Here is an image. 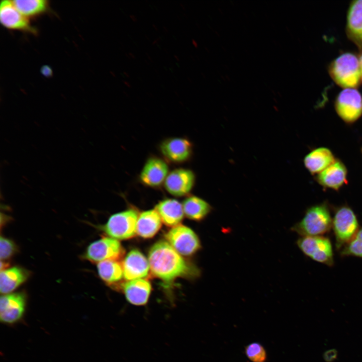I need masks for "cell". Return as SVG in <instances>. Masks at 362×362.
Returning a JSON list of instances; mask_svg holds the SVG:
<instances>
[{
  "instance_id": "obj_23",
  "label": "cell",
  "mask_w": 362,
  "mask_h": 362,
  "mask_svg": "<svg viewBox=\"0 0 362 362\" xmlns=\"http://www.w3.org/2000/svg\"><path fill=\"white\" fill-rule=\"evenodd\" d=\"M182 205L185 216L198 221L204 219L212 210L208 203L194 195L188 196L184 200Z\"/></svg>"
},
{
  "instance_id": "obj_11",
  "label": "cell",
  "mask_w": 362,
  "mask_h": 362,
  "mask_svg": "<svg viewBox=\"0 0 362 362\" xmlns=\"http://www.w3.org/2000/svg\"><path fill=\"white\" fill-rule=\"evenodd\" d=\"M196 180V174L192 169L178 167L170 171L163 186L174 197L188 196L194 189Z\"/></svg>"
},
{
  "instance_id": "obj_28",
  "label": "cell",
  "mask_w": 362,
  "mask_h": 362,
  "mask_svg": "<svg viewBox=\"0 0 362 362\" xmlns=\"http://www.w3.org/2000/svg\"><path fill=\"white\" fill-rule=\"evenodd\" d=\"M17 249L15 243L11 240L3 236L0 240V258L1 260H6L16 252Z\"/></svg>"
},
{
  "instance_id": "obj_42",
  "label": "cell",
  "mask_w": 362,
  "mask_h": 362,
  "mask_svg": "<svg viewBox=\"0 0 362 362\" xmlns=\"http://www.w3.org/2000/svg\"><path fill=\"white\" fill-rule=\"evenodd\" d=\"M180 6H182V7L183 8V9H185V6L183 5L182 3H180Z\"/></svg>"
},
{
  "instance_id": "obj_30",
  "label": "cell",
  "mask_w": 362,
  "mask_h": 362,
  "mask_svg": "<svg viewBox=\"0 0 362 362\" xmlns=\"http://www.w3.org/2000/svg\"><path fill=\"white\" fill-rule=\"evenodd\" d=\"M41 73L45 77H50L52 75V70L48 65H43L40 69Z\"/></svg>"
},
{
  "instance_id": "obj_17",
  "label": "cell",
  "mask_w": 362,
  "mask_h": 362,
  "mask_svg": "<svg viewBox=\"0 0 362 362\" xmlns=\"http://www.w3.org/2000/svg\"><path fill=\"white\" fill-rule=\"evenodd\" d=\"M162 222L173 227L179 225L184 216L182 204L175 199L166 198L159 202L154 208Z\"/></svg>"
},
{
  "instance_id": "obj_25",
  "label": "cell",
  "mask_w": 362,
  "mask_h": 362,
  "mask_svg": "<svg viewBox=\"0 0 362 362\" xmlns=\"http://www.w3.org/2000/svg\"><path fill=\"white\" fill-rule=\"evenodd\" d=\"M12 2L17 10L27 18L44 13L48 8V2L46 0H15Z\"/></svg>"
},
{
  "instance_id": "obj_29",
  "label": "cell",
  "mask_w": 362,
  "mask_h": 362,
  "mask_svg": "<svg viewBox=\"0 0 362 362\" xmlns=\"http://www.w3.org/2000/svg\"><path fill=\"white\" fill-rule=\"evenodd\" d=\"M337 356V351L332 349L326 351L324 354V358L326 361H331Z\"/></svg>"
},
{
  "instance_id": "obj_31",
  "label": "cell",
  "mask_w": 362,
  "mask_h": 362,
  "mask_svg": "<svg viewBox=\"0 0 362 362\" xmlns=\"http://www.w3.org/2000/svg\"><path fill=\"white\" fill-rule=\"evenodd\" d=\"M125 55L129 58H135V55L131 52L126 53Z\"/></svg>"
},
{
  "instance_id": "obj_19",
  "label": "cell",
  "mask_w": 362,
  "mask_h": 362,
  "mask_svg": "<svg viewBox=\"0 0 362 362\" xmlns=\"http://www.w3.org/2000/svg\"><path fill=\"white\" fill-rule=\"evenodd\" d=\"M29 275L28 270L19 266H14L1 271V293L5 295L13 292L24 283Z\"/></svg>"
},
{
  "instance_id": "obj_16",
  "label": "cell",
  "mask_w": 362,
  "mask_h": 362,
  "mask_svg": "<svg viewBox=\"0 0 362 362\" xmlns=\"http://www.w3.org/2000/svg\"><path fill=\"white\" fill-rule=\"evenodd\" d=\"M122 290L128 302L135 306H144L148 301L151 285L145 279H136L124 283Z\"/></svg>"
},
{
  "instance_id": "obj_39",
  "label": "cell",
  "mask_w": 362,
  "mask_h": 362,
  "mask_svg": "<svg viewBox=\"0 0 362 362\" xmlns=\"http://www.w3.org/2000/svg\"><path fill=\"white\" fill-rule=\"evenodd\" d=\"M163 28L164 30L166 32L168 31V29L166 26H163Z\"/></svg>"
},
{
  "instance_id": "obj_36",
  "label": "cell",
  "mask_w": 362,
  "mask_h": 362,
  "mask_svg": "<svg viewBox=\"0 0 362 362\" xmlns=\"http://www.w3.org/2000/svg\"><path fill=\"white\" fill-rule=\"evenodd\" d=\"M192 42L195 47H198V43L196 42V41L195 39H192Z\"/></svg>"
},
{
  "instance_id": "obj_27",
  "label": "cell",
  "mask_w": 362,
  "mask_h": 362,
  "mask_svg": "<svg viewBox=\"0 0 362 362\" xmlns=\"http://www.w3.org/2000/svg\"><path fill=\"white\" fill-rule=\"evenodd\" d=\"M246 357L252 362H265L267 353L263 346L258 342H253L245 347Z\"/></svg>"
},
{
  "instance_id": "obj_12",
  "label": "cell",
  "mask_w": 362,
  "mask_h": 362,
  "mask_svg": "<svg viewBox=\"0 0 362 362\" xmlns=\"http://www.w3.org/2000/svg\"><path fill=\"white\" fill-rule=\"evenodd\" d=\"M338 115L346 122L356 121L362 114V97L355 89L348 88L342 90L335 102Z\"/></svg>"
},
{
  "instance_id": "obj_6",
  "label": "cell",
  "mask_w": 362,
  "mask_h": 362,
  "mask_svg": "<svg viewBox=\"0 0 362 362\" xmlns=\"http://www.w3.org/2000/svg\"><path fill=\"white\" fill-rule=\"evenodd\" d=\"M159 150L168 163L180 164L189 161L193 154V144L187 138L171 137L161 141Z\"/></svg>"
},
{
  "instance_id": "obj_4",
  "label": "cell",
  "mask_w": 362,
  "mask_h": 362,
  "mask_svg": "<svg viewBox=\"0 0 362 362\" xmlns=\"http://www.w3.org/2000/svg\"><path fill=\"white\" fill-rule=\"evenodd\" d=\"M139 215L134 209L115 213L110 217L103 229L108 235L117 240L131 238L137 234Z\"/></svg>"
},
{
  "instance_id": "obj_22",
  "label": "cell",
  "mask_w": 362,
  "mask_h": 362,
  "mask_svg": "<svg viewBox=\"0 0 362 362\" xmlns=\"http://www.w3.org/2000/svg\"><path fill=\"white\" fill-rule=\"evenodd\" d=\"M347 29L351 39L362 48V0L351 4L347 14Z\"/></svg>"
},
{
  "instance_id": "obj_24",
  "label": "cell",
  "mask_w": 362,
  "mask_h": 362,
  "mask_svg": "<svg viewBox=\"0 0 362 362\" xmlns=\"http://www.w3.org/2000/svg\"><path fill=\"white\" fill-rule=\"evenodd\" d=\"M99 276L105 282L113 284L124 277L122 265L116 260H107L98 263Z\"/></svg>"
},
{
  "instance_id": "obj_18",
  "label": "cell",
  "mask_w": 362,
  "mask_h": 362,
  "mask_svg": "<svg viewBox=\"0 0 362 362\" xmlns=\"http://www.w3.org/2000/svg\"><path fill=\"white\" fill-rule=\"evenodd\" d=\"M346 174L345 166L337 160L319 173L317 178L323 186L338 190L346 183Z\"/></svg>"
},
{
  "instance_id": "obj_5",
  "label": "cell",
  "mask_w": 362,
  "mask_h": 362,
  "mask_svg": "<svg viewBox=\"0 0 362 362\" xmlns=\"http://www.w3.org/2000/svg\"><path fill=\"white\" fill-rule=\"evenodd\" d=\"M338 248L347 244L358 231V222L353 211L347 206L337 210L332 220V225Z\"/></svg>"
},
{
  "instance_id": "obj_13",
  "label": "cell",
  "mask_w": 362,
  "mask_h": 362,
  "mask_svg": "<svg viewBox=\"0 0 362 362\" xmlns=\"http://www.w3.org/2000/svg\"><path fill=\"white\" fill-rule=\"evenodd\" d=\"M27 298L24 293L18 292L4 295L0 299V319L2 322L13 324L23 318Z\"/></svg>"
},
{
  "instance_id": "obj_41",
  "label": "cell",
  "mask_w": 362,
  "mask_h": 362,
  "mask_svg": "<svg viewBox=\"0 0 362 362\" xmlns=\"http://www.w3.org/2000/svg\"><path fill=\"white\" fill-rule=\"evenodd\" d=\"M146 54L147 55L148 58H149L150 60L152 61V58L150 57V56L149 55H148V54L147 53H146Z\"/></svg>"
},
{
  "instance_id": "obj_34",
  "label": "cell",
  "mask_w": 362,
  "mask_h": 362,
  "mask_svg": "<svg viewBox=\"0 0 362 362\" xmlns=\"http://www.w3.org/2000/svg\"><path fill=\"white\" fill-rule=\"evenodd\" d=\"M123 82L128 87H131V84L128 81L126 80H123Z\"/></svg>"
},
{
  "instance_id": "obj_3",
  "label": "cell",
  "mask_w": 362,
  "mask_h": 362,
  "mask_svg": "<svg viewBox=\"0 0 362 362\" xmlns=\"http://www.w3.org/2000/svg\"><path fill=\"white\" fill-rule=\"evenodd\" d=\"M329 72L337 84L347 88L356 87L362 78L359 61L350 53L337 57L330 65Z\"/></svg>"
},
{
  "instance_id": "obj_8",
  "label": "cell",
  "mask_w": 362,
  "mask_h": 362,
  "mask_svg": "<svg viewBox=\"0 0 362 362\" xmlns=\"http://www.w3.org/2000/svg\"><path fill=\"white\" fill-rule=\"evenodd\" d=\"M167 242L180 254L191 255L201 248L197 234L190 228L183 225L172 227L165 234Z\"/></svg>"
},
{
  "instance_id": "obj_33",
  "label": "cell",
  "mask_w": 362,
  "mask_h": 362,
  "mask_svg": "<svg viewBox=\"0 0 362 362\" xmlns=\"http://www.w3.org/2000/svg\"><path fill=\"white\" fill-rule=\"evenodd\" d=\"M359 61L360 68L361 78H362V54L360 57Z\"/></svg>"
},
{
  "instance_id": "obj_43",
  "label": "cell",
  "mask_w": 362,
  "mask_h": 362,
  "mask_svg": "<svg viewBox=\"0 0 362 362\" xmlns=\"http://www.w3.org/2000/svg\"><path fill=\"white\" fill-rule=\"evenodd\" d=\"M187 78H188V79L189 80V81H190V82H191V79H190V78H189V77H188Z\"/></svg>"
},
{
  "instance_id": "obj_20",
  "label": "cell",
  "mask_w": 362,
  "mask_h": 362,
  "mask_svg": "<svg viewBox=\"0 0 362 362\" xmlns=\"http://www.w3.org/2000/svg\"><path fill=\"white\" fill-rule=\"evenodd\" d=\"M162 220L154 209L148 210L139 215L137 222V234L144 238L153 237L159 231Z\"/></svg>"
},
{
  "instance_id": "obj_15",
  "label": "cell",
  "mask_w": 362,
  "mask_h": 362,
  "mask_svg": "<svg viewBox=\"0 0 362 362\" xmlns=\"http://www.w3.org/2000/svg\"><path fill=\"white\" fill-rule=\"evenodd\" d=\"M122 265L124 278L128 281L146 278L150 270L148 260L137 249L130 251Z\"/></svg>"
},
{
  "instance_id": "obj_14",
  "label": "cell",
  "mask_w": 362,
  "mask_h": 362,
  "mask_svg": "<svg viewBox=\"0 0 362 362\" xmlns=\"http://www.w3.org/2000/svg\"><path fill=\"white\" fill-rule=\"evenodd\" d=\"M0 21L6 28L29 32L36 33V29L31 26L28 18L21 14L11 1L1 2L0 6Z\"/></svg>"
},
{
  "instance_id": "obj_35",
  "label": "cell",
  "mask_w": 362,
  "mask_h": 362,
  "mask_svg": "<svg viewBox=\"0 0 362 362\" xmlns=\"http://www.w3.org/2000/svg\"><path fill=\"white\" fill-rule=\"evenodd\" d=\"M161 39V38H160V37H159L158 38L155 39L154 40H153V41H152V44H155L158 43V42L159 41H160Z\"/></svg>"
},
{
  "instance_id": "obj_37",
  "label": "cell",
  "mask_w": 362,
  "mask_h": 362,
  "mask_svg": "<svg viewBox=\"0 0 362 362\" xmlns=\"http://www.w3.org/2000/svg\"><path fill=\"white\" fill-rule=\"evenodd\" d=\"M174 57L177 61H179V58L178 57V56L177 55L174 54Z\"/></svg>"
},
{
  "instance_id": "obj_7",
  "label": "cell",
  "mask_w": 362,
  "mask_h": 362,
  "mask_svg": "<svg viewBox=\"0 0 362 362\" xmlns=\"http://www.w3.org/2000/svg\"><path fill=\"white\" fill-rule=\"evenodd\" d=\"M297 244L301 251L313 260L332 266L333 264V253L331 243L326 237L321 236H303Z\"/></svg>"
},
{
  "instance_id": "obj_9",
  "label": "cell",
  "mask_w": 362,
  "mask_h": 362,
  "mask_svg": "<svg viewBox=\"0 0 362 362\" xmlns=\"http://www.w3.org/2000/svg\"><path fill=\"white\" fill-rule=\"evenodd\" d=\"M169 172L168 163L163 158L153 155L145 162L139 179L144 186L157 189L163 186Z\"/></svg>"
},
{
  "instance_id": "obj_2",
  "label": "cell",
  "mask_w": 362,
  "mask_h": 362,
  "mask_svg": "<svg viewBox=\"0 0 362 362\" xmlns=\"http://www.w3.org/2000/svg\"><path fill=\"white\" fill-rule=\"evenodd\" d=\"M332 220L325 205H318L308 209L304 217L293 228L303 236H321L332 227Z\"/></svg>"
},
{
  "instance_id": "obj_21",
  "label": "cell",
  "mask_w": 362,
  "mask_h": 362,
  "mask_svg": "<svg viewBox=\"0 0 362 362\" xmlns=\"http://www.w3.org/2000/svg\"><path fill=\"white\" fill-rule=\"evenodd\" d=\"M335 161L331 151L325 147L313 150L305 157L306 168L312 173H319Z\"/></svg>"
},
{
  "instance_id": "obj_10",
  "label": "cell",
  "mask_w": 362,
  "mask_h": 362,
  "mask_svg": "<svg viewBox=\"0 0 362 362\" xmlns=\"http://www.w3.org/2000/svg\"><path fill=\"white\" fill-rule=\"evenodd\" d=\"M120 242L111 237H103L92 242L87 247L84 258L93 262L118 260L124 254Z\"/></svg>"
},
{
  "instance_id": "obj_32",
  "label": "cell",
  "mask_w": 362,
  "mask_h": 362,
  "mask_svg": "<svg viewBox=\"0 0 362 362\" xmlns=\"http://www.w3.org/2000/svg\"><path fill=\"white\" fill-rule=\"evenodd\" d=\"M129 17L134 22H137L138 21L137 17L134 15L130 14L129 15Z\"/></svg>"
},
{
  "instance_id": "obj_26",
  "label": "cell",
  "mask_w": 362,
  "mask_h": 362,
  "mask_svg": "<svg viewBox=\"0 0 362 362\" xmlns=\"http://www.w3.org/2000/svg\"><path fill=\"white\" fill-rule=\"evenodd\" d=\"M341 253L343 256H354L362 258V228L344 246Z\"/></svg>"
},
{
  "instance_id": "obj_38",
  "label": "cell",
  "mask_w": 362,
  "mask_h": 362,
  "mask_svg": "<svg viewBox=\"0 0 362 362\" xmlns=\"http://www.w3.org/2000/svg\"><path fill=\"white\" fill-rule=\"evenodd\" d=\"M124 74H125V75L126 76H127V77H130V75H129L127 72L124 71Z\"/></svg>"
},
{
  "instance_id": "obj_40",
  "label": "cell",
  "mask_w": 362,
  "mask_h": 362,
  "mask_svg": "<svg viewBox=\"0 0 362 362\" xmlns=\"http://www.w3.org/2000/svg\"><path fill=\"white\" fill-rule=\"evenodd\" d=\"M152 26H153L156 30H158L157 26L155 24H152Z\"/></svg>"
},
{
  "instance_id": "obj_1",
  "label": "cell",
  "mask_w": 362,
  "mask_h": 362,
  "mask_svg": "<svg viewBox=\"0 0 362 362\" xmlns=\"http://www.w3.org/2000/svg\"><path fill=\"white\" fill-rule=\"evenodd\" d=\"M150 270L155 277L169 285L180 277L193 278L199 273L167 241L160 240L153 245L148 253Z\"/></svg>"
}]
</instances>
